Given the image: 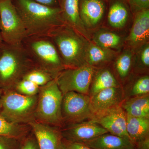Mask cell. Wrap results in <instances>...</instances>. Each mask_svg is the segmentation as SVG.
I'll return each instance as SVG.
<instances>
[{
	"label": "cell",
	"instance_id": "d6a6232c",
	"mask_svg": "<svg viewBox=\"0 0 149 149\" xmlns=\"http://www.w3.org/2000/svg\"><path fill=\"white\" fill-rule=\"evenodd\" d=\"M130 3L135 10L139 11L149 8V0H130Z\"/></svg>",
	"mask_w": 149,
	"mask_h": 149
},
{
	"label": "cell",
	"instance_id": "4dcf8cb0",
	"mask_svg": "<svg viewBox=\"0 0 149 149\" xmlns=\"http://www.w3.org/2000/svg\"><path fill=\"white\" fill-rule=\"evenodd\" d=\"M61 149H93L82 143L69 142L63 139Z\"/></svg>",
	"mask_w": 149,
	"mask_h": 149
},
{
	"label": "cell",
	"instance_id": "f1b7e54d",
	"mask_svg": "<svg viewBox=\"0 0 149 149\" xmlns=\"http://www.w3.org/2000/svg\"><path fill=\"white\" fill-rule=\"evenodd\" d=\"M23 140L0 136V149H19Z\"/></svg>",
	"mask_w": 149,
	"mask_h": 149
},
{
	"label": "cell",
	"instance_id": "83f0119b",
	"mask_svg": "<svg viewBox=\"0 0 149 149\" xmlns=\"http://www.w3.org/2000/svg\"><path fill=\"white\" fill-rule=\"evenodd\" d=\"M149 92V77L145 76L136 80L131 89V95L137 97L148 95Z\"/></svg>",
	"mask_w": 149,
	"mask_h": 149
},
{
	"label": "cell",
	"instance_id": "277c9868",
	"mask_svg": "<svg viewBox=\"0 0 149 149\" xmlns=\"http://www.w3.org/2000/svg\"><path fill=\"white\" fill-rule=\"evenodd\" d=\"M22 45L37 67L54 78L65 68L55 45L48 36L27 37Z\"/></svg>",
	"mask_w": 149,
	"mask_h": 149
},
{
	"label": "cell",
	"instance_id": "e0dca14e",
	"mask_svg": "<svg viewBox=\"0 0 149 149\" xmlns=\"http://www.w3.org/2000/svg\"><path fill=\"white\" fill-rule=\"evenodd\" d=\"M60 8L64 23L82 32L84 25L79 14V0H61Z\"/></svg>",
	"mask_w": 149,
	"mask_h": 149
},
{
	"label": "cell",
	"instance_id": "9a60e30c",
	"mask_svg": "<svg viewBox=\"0 0 149 149\" xmlns=\"http://www.w3.org/2000/svg\"><path fill=\"white\" fill-rule=\"evenodd\" d=\"M149 37V10H144L136 15L127 40L130 45L135 47L148 41Z\"/></svg>",
	"mask_w": 149,
	"mask_h": 149
},
{
	"label": "cell",
	"instance_id": "ffe728a7",
	"mask_svg": "<svg viewBox=\"0 0 149 149\" xmlns=\"http://www.w3.org/2000/svg\"><path fill=\"white\" fill-rule=\"evenodd\" d=\"M113 87H119L117 80L110 70H103L93 77L89 91L90 97L105 89Z\"/></svg>",
	"mask_w": 149,
	"mask_h": 149
},
{
	"label": "cell",
	"instance_id": "d590c367",
	"mask_svg": "<svg viewBox=\"0 0 149 149\" xmlns=\"http://www.w3.org/2000/svg\"><path fill=\"white\" fill-rule=\"evenodd\" d=\"M3 92L0 89V109H1V104L2 98V96Z\"/></svg>",
	"mask_w": 149,
	"mask_h": 149
},
{
	"label": "cell",
	"instance_id": "6da1fadb",
	"mask_svg": "<svg viewBox=\"0 0 149 149\" xmlns=\"http://www.w3.org/2000/svg\"><path fill=\"white\" fill-rule=\"evenodd\" d=\"M23 22L27 37L48 36L64 24L61 9L43 5L33 0H12Z\"/></svg>",
	"mask_w": 149,
	"mask_h": 149
},
{
	"label": "cell",
	"instance_id": "4316f807",
	"mask_svg": "<svg viewBox=\"0 0 149 149\" xmlns=\"http://www.w3.org/2000/svg\"><path fill=\"white\" fill-rule=\"evenodd\" d=\"M40 87L29 80L22 79L16 83L13 90L21 95L32 96L38 95Z\"/></svg>",
	"mask_w": 149,
	"mask_h": 149
},
{
	"label": "cell",
	"instance_id": "7a4b0ae2",
	"mask_svg": "<svg viewBox=\"0 0 149 149\" xmlns=\"http://www.w3.org/2000/svg\"><path fill=\"white\" fill-rule=\"evenodd\" d=\"M22 43L0 47V89L3 92L13 90L24 74L36 67Z\"/></svg>",
	"mask_w": 149,
	"mask_h": 149
},
{
	"label": "cell",
	"instance_id": "7c38bea8",
	"mask_svg": "<svg viewBox=\"0 0 149 149\" xmlns=\"http://www.w3.org/2000/svg\"><path fill=\"white\" fill-rule=\"evenodd\" d=\"M39 146V149H61L63 138L60 130L55 126L36 120L28 124Z\"/></svg>",
	"mask_w": 149,
	"mask_h": 149
},
{
	"label": "cell",
	"instance_id": "836d02e7",
	"mask_svg": "<svg viewBox=\"0 0 149 149\" xmlns=\"http://www.w3.org/2000/svg\"><path fill=\"white\" fill-rule=\"evenodd\" d=\"M33 1L47 6L60 8L61 0H33Z\"/></svg>",
	"mask_w": 149,
	"mask_h": 149
},
{
	"label": "cell",
	"instance_id": "cb8c5ba5",
	"mask_svg": "<svg viewBox=\"0 0 149 149\" xmlns=\"http://www.w3.org/2000/svg\"><path fill=\"white\" fill-rule=\"evenodd\" d=\"M95 44L105 49H115L121 45L122 40L120 36L109 31H100L94 37Z\"/></svg>",
	"mask_w": 149,
	"mask_h": 149
},
{
	"label": "cell",
	"instance_id": "8fae6325",
	"mask_svg": "<svg viewBox=\"0 0 149 149\" xmlns=\"http://www.w3.org/2000/svg\"><path fill=\"white\" fill-rule=\"evenodd\" d=\"M91 119L108 133L131 141L126 130V113L120 105L94 115Z\"/></svg>",
	"mask_w": 149,
	"mask_h": 149
},
{
	"label": "cell",
	"instance_id": "44dd1931",
	"mask_svg": "<svg viewBox=\"0 0 149 149\" xmlns=\"http://www.w3.org/2000/svg\"><path fill=\"white\" fill-rule=\"evenodd\" d=\"M31 132L28 124L10 122L0 114V136L23 139Z\"/></svg>",
	"mask_w": 149,
	"mask_h": 149
},
{
	"label": "cell",
	"instance_id": "484cf974",
	"mask_svg": "<svg viewBox=\"0 0 149 149\" xmlns=\"http://www.w3.org/2000/svg\"><path fill=\"white\" fill-rule=\"evenodd\" d=\"M132 61V54L128 51L123 52L117 58L116 62V68L121 78L128 76L131 68Z\"/></svg>",
	"mask_w": 149,
	"mask_h": 149
},
{
	"label": "cell",
	"instance_id": "d6986e66",
	"mask_svg": "<svg viewBox=\"0 0 149 149\" xmlns=\"http://www.w3.org/2000/svg\"><path fill=\"white\" fill-rule=\"evenodd\" d=\"M121 107L127 115L149 118L148 95L137 96L129 99L123 103Z\"/></svg>",
	"mask_w": 149,
	"mask_h": 149
},
{
	"label": "cell",
	"instance_id": "52a82bcc",
	"mask_svg": "<svg viewBox=\"0 0 149 149\" xmlns=\"http://www.w3.org/2000/svg\"><path fill=\"white\" fill-rule=\"evenodd\" d=\"M0 33L3 42L10 45H20L27 37L23 22L12 0L0 1Z\"/></svg>",
	"mask_w": 149,
	"mask_h": 149
},
{
	"label": "cell",
	"instance_id": "1f68e13d",
	"mask_svg": "<svg viewBox=\"0 0 149 149\" xmlns=\"http://www.w3.org/2000/svg\"><path fill=\"white\" fill-rule=\"evenodd\" d=\"M140 60L141 64L144 66L148 67L149 66V45L146 44L142 48L140 52Z\"/></svg>",
	"mask_w": 149,
	"mask_h": 149
},
{
	"label": "cell",
	"instance_id": "f546056e",
	"mask_svg": "<svg viewBox=\"0 0 149 149\" xmlns=\"http://www.w3.org/2000/svg\"><path fill=\"white\" fill-rule=\"evenodd\" d=\"M19 149H39L37 140L32 130L31 133L22 141Z\"/></svg>",
	"mask_w": 149,
	"mask_h": 149
},
{
	"label": "cell",
	"instance_id": "ac0fdd59",
	"mask_svg": "<svg viewBox=\"0 0 149 149\" xmlns=\"http://www.w3.org/2000/svg\"><path fill=\"white\" fill-rule=\"evenodd\" d=\"M126 130L133 143L143 141L149 137V118L126 115Z\"/></svg>",
	"mask_w": 149,
	"mask_h": 149
},
{
	"label": "cell",
	"instance_id": "d4e9b609",
	"mask_svg": "<svg viewBox=\"0 0 149 149\" xmlns=\"http://www.w3.org/2000/svg\"><path fill=\"white\" fill-rule=\"evenodd\" d=\"M22 79L29 80L41 87L54 79L50 73L38 67H35L26 73Z\"/></svg>",
	"mask_w": 149,
	"mask_h": 149
},
{
	"label": "cell",
	"instance_id": "7402d4cb",
	"mask_svg": "<svg viewBox=\"0 0 149 149\" xmlns=\"http://www.w3.org/2000/svg\"><path fill=\"white\" fill-rule=\"evenodd\" d=\"M114 56V52L111 49L91 44L87 46L85 59L89 65L93 67L109 61Z\"/></svg>",
	"mask_w": 149,
	"mask_h": 149
},
{
	"label": "cell",
	"instance_id": "8992f818",
	"mask_svg": "<svg viewBox=\"0 0 149 149\" xmlns=\"http://www.w3.org/2000/svg\"><path fill=\"white\" fill-rule=\"evenodd\" d=\"M37 95L35 120L55 127L61 125L63 95L55 79L40 87Z\"/></svg>",
	"mask_w": 149,
	"mask_h": 149
},
{
	"label": "cell",
	"instance_id": "8d00e7d4",
	"mask_svg": "<svg viewBox=\"0 0 149 149\" xmlns=\"http://www.w3.org/2000/svg\"><path fill=\"white\" fill-rule=\"evenodd\" d=\"M3 42L2 38L1 36V33H0V47L3 44Z\"/></svg>",
	"mask_w": 149,
	"mask_h": 149
},
{
	"label": "cell",
	"instance_id": "2e32d148",
	"mask_svg": "<svg viewBox=\"0 0 149 149\" xmlns=\"http://www.w3.org/2000/svg\"><path fill=\"white\" fill-rule=\"evenodd\" d=\"M82 143L93 149H134L135 147L130 139L109 133Z\"/></svg>",
	"mask_w": 149,
	"mask_h": 149
},
{
	"label": "cell",
	"instance_id": "5bb4252c",
	"mask_svg": "<svg viewBox=\"0 0 149 149\" xmlns=\"http://www.w3.org/2000/svg\"><path fill=\"white\" fill-rule=\"evenodd\" d=\"M105 10L104 3L101 0H80L79 14L84 25L90 27L96 26L101 20Z\"/></svg>",
	"mask_w": 149,
	"mask_h": 149
},
{
	"label": "cell",
	"instance_id": "3957f363",
	"mask_svg": "<svg viewBox=\"0 0 149 149\" xmlns=\"http://www.w3.org/2000/svg\"><path fill=\"white\" fill-rule=\"evenodd\" d=\"M48 36L55 45L65 68L84 65L88 45L79 32L64 23Z\"/></svg>",
	"mask_w": 149,
	"mask_h": 149
},
{
	"label": "cell",
	"instance_id": "74e56055",
	"mask_svg": "<svg viewBox=\"0 0 149 149\" xmlns=\"http://www.w3.org/2000/svg\"><path fill=\"white\" fill-rule=\"evenodd\" d=\"M3 1V0H0V1Z\"/></svg>",
	"mask_w": 149,
	"mask_h": 149
},
{
	"label": "cell",
	"instance_id": "ba28073f",
	"mask_svg": "<svg viewBox=\"0 0 149 149\" xmlns=\"http://www.w3.org/2000/svg\"><path fill=\"white\" fill-rule=\"evenodd\" d=\"M95 70L89 65L74 68H66L60 72L55 78L63 95L74 92L88 95Z\"/></svg>",
	"mask_w": 149,
	"mask_h": 149
},
{
	"label": "cell",
	"instance_id": "e575fe53",
	"mask_svg": "<svg viewBox=\"0 0 149 149\" xmlns=\"http://www.w3.org/2000/svg\"><path fill=\"white\" fill-rule=\"evenodd\" d=\"M138 143L139 144V148L140 149H149V137L146 138V139H144L143 141H140Z\"/></svg>",
	"mask_w": 149,
	"mask_h": 149
},
{
	"label": "cell",
	"instance_id": "30bf717a",
	"mask_svg": "<svg viewBox=\"0 0 149 149\" xmlns=\"http://www.w3.org/2000/svg\"><path fill=\"white\" fill-rule=\"evenodd\" d=\"M63 139L69 142L83 143L108 133L100 125L91 120L70 123L60 130Z\"/></svg>",
	"mask_w": 149,
	"mask_h": 149
},
{
	"label": "cell",
	"instance_id": "5b68a950",
	"mask_svg": "<svg viewBox=\"0 0 149 149\" xmlns=\"http://www.w3.org/2000/svg\"><path fill=\"white\" fill-rule=\"evenodd\" d=\"M38 95H21L13 90L3 92L0 114L9 121L29 124L35 120Z\"/></svg>",
	"mask_w": 149,
	"mask_h": 149
},
{
	"label": "cell",
	"instance_id": "603a6c76",
	"mask_svg": "<svg viewBox=\"0 0 149 149\" xmlns=\"http://www.w3.org/2000/svg\"><path fill=\"white\" fill-rule=\"evenodd\" d=\"M128 18L127 8L121 2L116 1L110 7L108 20L112 27L121 28L125 26Z\"/></svg>",
	"mask_w": 149,
	"mask_h": 149
},
{
	"label": "cell",
	"instance_id": "9c48e42d",
	"mask_svg": "<svg viewBox=\"0 0 149 149\" xmlns=\"http://www.w3.org/2000/svg\"><path fill=\"white\" fill-rule=\"evenodd\" d=\"M90 97L88 95L69 92L63 96L61 115L63 121L70 123L81 122L92 118L90 108Z\"/></svg>",
	"mask_w": 149,
	"mask_h": 149
},
{
	"label": "cell",
	"instance_id": "4fadbf2b",
	"mask_svg": "<svg viewBox=\"0 0 149 149\" xmlns=\"http://www.w3.org/2000/svg\"><path fill=\"white\" fill-rule=\"evenodd\" d=\"M122 93L119 87L107 88L90 97V108L93 116L120 105Z\"/></svg>",
	"mask_w": 149,
	"mask_h": 149
}]
</instances>
